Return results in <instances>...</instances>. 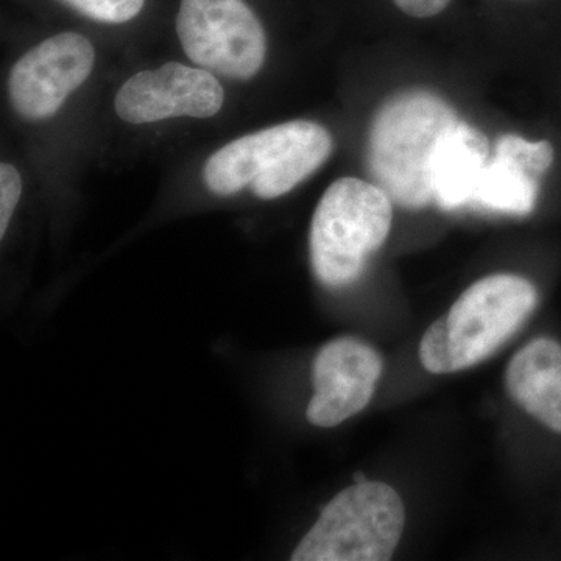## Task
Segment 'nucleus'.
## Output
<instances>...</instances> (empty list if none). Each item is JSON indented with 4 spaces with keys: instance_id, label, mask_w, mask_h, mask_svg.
Here are the masks:
<instances>
[{
    "instance_id": "nucleus-1",
    "label": "nucleus",
    "mask_w": 561,
    "mask_h": 561,
    "mask_svg": "<svg viewBox=\"0 0 561 561\" xmlns=\"http://www.w3.org/2000/svg\"><path fill=\"white\" fill-rule=\"evenodd\" d=\"M459 121L445 99L427 90L397 92L379 106L368 136V171L391 202L408 209L434 202L432 160Z\"/></svg>"
},
{
    "instance_id": "nucleus-2",
    "label": "nucleus",
    "mask_w": 561,
    "mask_h": 561,
    "mask_svg": "<svg viewBox=\"0 0 561 561\" xmlns=\"http://www.w3.org/2000/svg\"><path fill=\"white\" fill-rule=\"evenodd\" d=\"M537 301V289L523 276L501 273L479 279L423 335L421 364L434 375L481 364L519 331Z\"/></svg>"
},
{
    "instance_id": "nucleus-3",
    "label": "nucleus",
    "mask_w": 561,
    "mask_h": 561,
    "mask_svg": "<svg viewBox=\"0 0 561 561\" xmlns=\"http://www.w3.org/2000/svg\"><path fill=\"white\" fill-rule=\"evenodd\" d=\"M331 133L311 121H291L231 140L206 161L210 192L232 195L249 186L262 201L294 191L331 157Z\"/></svg>"
},
{
    "instance_id": "nucleus-4",
    "label": "nucleus",
    "mask_w": 561,
    "mask_h": 561,
    "mask_svg": "<svg viewBox=\"0 0 561 561\" xmlns=\"http://www.w3.org/2000/svg\"><path fill=\"white\" fill-rule=\"evenodd\" d=\"M393 202L378 184L346 176L317 206L309 236L313 272L328 287L354 283L389 236Z\"/></svg>"
},
{
    "instance_id": "nucleus-5",
    "label": "nucleus",
    "mask_w": 561,
    "mask_h": 561,
    "mask_svg": "<svg viewBox=\"0 0 561 561\" xmlns=\"http://www.w3.org/2000/svg\"><path fill=\"white\" fill-rule=\"evenodd\" d=\"M404 504L382 482H356L323 508L294 561H387L404 530Z\"/></svg>"
},
{
    "instance_id": "nucleus-6",
    "label": "nucleus",
    "mask_w": 561,
    "mask_h": 561,
    "mask_svg": "<svg viewBox=\"0 0 561 561\" xmlns=\"http://www.w3.org/2000/svg\"><path fill=\"white\" fill-rule=\"evenodd\" d=\"M176 33L187 57L232 80H250L262 69L267 38L243 0H181Z\"/></svg>"
},
{
    "instance_id": "nucleus-7",
    "label": "nucleus",
    "mask_w": 561,
    "mask_h": 561,
    "mask_svg": "<svg viewBox=\"0 0 561 561\" xmlns=\"http://www.w3.org/2000/svg\"><path fill=\"white\" fill-rule=\"evenodd\" d=\"M94 65V46L87 36L66 32L44 39L11 69V105L24 119H47L88 80Z\"/></svg>"
},
{
    "instance_id": "nucleus-8",
    "label": "nucleus",
    "mask_w": 561,
    "mask_h": 561,
    "mask_svg": "<svg viewBox=\"0 0 561 561\" xmlns=\"http://www.w3.org/2000/svg\"><path fill=\"white\" fill-rule=\"evenodd\" d=\"M225 102V91L213 72L181 62H165L130 77L117 91V116L127 124H153L172 117L208 119Z\"/></svg>"
},
{
    "instance_id": "nucleus-9",
    "label": "nucleus",
    "mask_w": 561,
    "mask_h": 561,
    "mask_svg": "<svg viewBox=\"0 0 561 561\" xmlns=\"http://www.w3.org/2000/svg\"><path fill=\"white\" fill-rule=\"evenodd\" d=\"M381 354L353 337L335 339L323 346L313 362V394L309 423L335 427L367 408L381 378Z\"/></svg>"
},
{
    "instance_id": "nucleus-10",
    "label": "nucleus",
    "mask_w": 561,
    "mask_h": 561,
    "mask_svg": "<svg viewBox=\"0 0 561 561\" xmlns=\"http://www.w3.org/2000/svg\"><path fill=\"white\" fill-rule=\"evenodd\" d=\"M490 160L485 133L459 121L443 136L432 160L434 203L443 210L471 205L483 169Z\"/></svg>"
},
{
    "instance_id": "nucleus-11",
    "label": "nucleus",
    "mask_w": 561,
    "mask_h": 561,
    "mask_svg": "<svg viewBox=\"0 0 561 561\" xmlns=\"http://www.w3.org/2000/svg\"><path fill=\"white\" fill-rule=\"evenodd\" d=\"M538 190V176L512 158L493 153L479 179L470 206L512 216H529L537 205Z\"/></svg>"
},
{
    "instance_id": "nucleus-12",
    "label": "nucleus",
    "mask_w": 561,
    "mask_h": 561,
    "mask_svg": "<svg viewBox=\"0 0 561 561\" xmlns=\"http://www.w3.org/2000/svg\"><path fill=\"white\" fill-rule=\"evenodd\" d=\"M561 370V345L552 339L527 343L513 356L505 371V389L513 401L522 400L527 390L545 376Z\"/></svg>"
},
{
    "instance_id": "nucleus-13",
    "label": "nucleus",
    "mask_w": 561,
    "mask_h": 561,
    "mask_svg": "<svg viewBox=\"0 0 561 561\" xmlns=\"http://www.w3.org/2000/svg\"><path fill=\"white\" fill-rule=\"evenodd\" d=\"M516 404L549 430L561 434V370L534 383Z\"/></svg>"
},
{
    "instance_id": "nucleus-14",
    "label": "nucleus",
    "mask_w": 561,
    "mask_h": 561,
    "mask_svg": "<svg viewBox=\"0 0 561 561\" xmlns=\"http://www.w3.org/2000/svg\"><path fill=\"white\" fill-rule=\"evenodd\" d=\"M494 153L505 154L519 162L538 179L551 169L556 158L552 144L548 140L534 142L518 135H504L497 138L494 144Z\"/></svg>"
},
{
    "instance_id": "nucleus-15",
    "label": "nucleus",
    "mask_w": 561,
    "mask_h": 561,
    "mask_svg": "<svg viewBox=\"0 0 561 561\" xmlns=\"http://www.w3.org/2000/svg\"><path fill=\"white\" fill-rule=\"evenodd\" d=\"M62 2L90 20L124 24L138 16L146 0H62Z\"/></svg>"
},
{
    "instance_id": "nucleus-16",
    "label": "nucleus",
    "mask_w": 561,
    "mask_h": 561,
    "mask_svg": "<svg viewBox=\"0 0 561 561\" xmlns=\"http://www.w3.org/2000/svg\"><path fill=\"white\" fill-rule=\"evenodd\" d=\"M21 175L11 164L0 165V236H5L21 197Z\"/></svg>"
},
{
    "instance_id": "nucleus-17",
    "label": "nucleus",
    "mask_w": 561,
    "mask_h": 561,
    "mask_svg": "<svg viewBox=\"0 0 561 561\" xmlns=\"http://www.w3.org/2000/svg\"><path fill=\"white\" fill-rule=\"evenodd\" d=\"M394 5L413 18H432L440 14L451 0H393Z\"/></svg>"
},
{
    "instance_id": "nucleus-18",
    "label": "nucleus",
    "mask_w": 561,
    "mask_h": 561,
    "mask_svg": "<svg viewBox=\"0 0 561 561\" xmlns=\"http://www.w3.org/2000/svg\"><path fill=\"white\" fill-rule=\"evenodd\" d=\"M354 479H356V482L367 481V479H365L364 476H362V474L354 476Z\"/></svg>"
}]
</instances>
